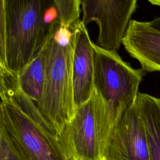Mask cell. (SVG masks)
Returning <instances> with one entry per match:
<instances>
[{
    "label": "cell",
    "mask_w": 160,
    "mask_h": 160,
    "mask_svg": "<svg viewBox=\"0 0 160 160\" xmlns=\"http://www.w3.org/2000/svg\"><path fill=\"white\" fill-rule=\"evenodd\" d=\"M114 124L107 104L93 91L58 136L73 160H101Z\"/></svg>",
    "instance_id": "4"
},
{
    "label": "cell",
    "mask_w": 160,
    "mask_h": 160,
    "mask_svg": "<svg viewBox=\"0 0 160 160\" xmlns=\"http://www.w3.org/2000/svg\"><path fill=\"white\" fill-rule=\"evenodd\" d=\"M149 23L151 26L160 31V17L153 19L151 21H149Z\"/></svg>",
    "instance_id": "14"
},
{
    "label": "cell",
    "mask_w": 160,
    "mask_h": 160,
    "mask_svg": "<svg viewBox=\"0 0 160 160\" xmlns=\"http://www.w3.org/2000/svg\"><path fill=\"white\" fill-rule=\"evenodd\" d=\"M0 160H18L1 135H0Z\"/></svg>",
    "instance_id": "13"
},
{
    "label": "cell",
    "mask_w": 160,
    "mask_h": 160,
    "mask_svg": "<svg viewBox=\"0 0 160 160\" xmlns=\"http://www.w3.org/2000/svg\"><path fill=\"white\" fill-rule=\"evenodd\" d=\"M105 158L108 160H149L146 131L136 99L115 122Z\"/></svg>",
    "instance_id": "7"
},
{
    "label": "cell",
    "mask_w": 160,
    "mask_h": 160,
    "mask_svg": "<svg viewBox=\"0 0 160 160\" xmlns=\"http://www.w3.org/2000/svg\"><path fill=\"white\" fill-rule=\"evenodd\" d=\"M72 84L76 108L89 100L94 91V53L88 30L80 21L76 26Z\"/></svg>",
    "instance_id": "9"
},
{
    "label": "cell",
    "mask_w": 160,
    "mask_h": 160,
    "mask_svg": "<svg viewBox=\"0 0 160 160\" xmlns=\"http://www.w3.org/2000/svg\"><path fill=\"white\" fill-rule=\"evenodd\" d=\"M58 19L54 0H1L0 64L19 72L42 51Z\"/></svg>",
    "instance_id": "2"
},
{
    "label": "cell",
    "mask_w": 160,
    "mask_h": 160,
    "mask_svg": "<svg viewBox=\"0 0 160 160\" xmlns=\"http://www.w3.org/2000/svg\"><path fill=\"white\" fill-rule=\"evenodd\" d=\"M138 0H79L81 21L85 26L94 21L99 28L97 45L108 51L120 48Z\"/></svg>",
    "instance_id": "6"
},
{
    "label": "cell",
    "mask_w": 160,
    "mask_h": 160,
    "mask_svg": "<svg viewBox=\"0 0 160 160\" xmlns=\"http://www.w3.org/2000/svg\"><path fill=\"white\" fill-rule=\"evenodd\" d=\"M59 21L66 27L78 24L80 15L79 0H54Z\"/></svg>",
    "instance_id": "12"
},
{
    "label": "cell",
    "mask_w": 160,
    "mask_h": 160,
    "mask_svg": "<svg viewBox=\"0 0 160 160\" xmlns=\"http://www.w3.org/2000/svg\"><path fill=\"white\" fill-rule=\"evenodd\" d=\"M94 91L107 104L116 122L124 110L134 102L145 75L122 59L116 51H108L92 42Z\"/></svg>",
    "instance_id": "5"
},
{
    "label": "cell",
    "mask_w": 160,
    "mask_h": 160,
    "mask_svg": "<svg viewBox=\"0 0 160 160\" xmlns=\"http://www.w3.org/2000/svg\"><path fill=\"white\" fill-rule=\"evenodd\" d=\"M136 101L146 131L149 160H160V98L139 92Z\"/></svg>",
    "instance_id": "10"
},
{
    "label": "cell",
    "mask_w": 160,
    "mask_h": 160,
    "mask_svg": "<svg viewBox=\"0 0 160 160\" xmlns=\"http://www.w3.org/2000/svg\"><path fill=\"white\" fill-rule=\"evenodd\" d=\"M0 135L18 160H73L37 105L20 88L17 73L0 64Z\"/></svg>",
    "instance_id": "1"
},
{
    "label": "cell",
    "mask_w": 160,
    "mask_h": 160,
    "mask_svg": "<svg viewBox=\"0 0 160 160\" xmlns=\"http://www.w3.org/2000/svg\"><path fill=\"white\" fill-rule=\"evenodd\" d=\"M150 3L154 5H156L158 6H160V0H147Z\"/></svg>",
    "instance_id": "15"
},
{
    "label": "cell",
    "mask_w": 160,
    "mask_h": 160,
    "mask_svg": "<svg viewBox=\"0 0 160 160\" xmlns=\"http://www.w3.org/2000/svg\"><path fill=\"white\" fill-rule=\"evenodd\" d=\"M101 160H108V159H107L106 158H102V159H101Z\"/></svg>",
    "instance_id": "16"
},
{
    "label": "cell",
    "mask_w": 160,
    "mask_h": 160,
    "mask_svg": "<svg viewBox=\"0 0 160 160\" xmlns=\"http://www.w3.org/2000/svg\"><path fill=\"white\" fill-rule=\"evenodd\" d=\"M21 90L36 103L42 95L44 83V56L42 50L17 73Z\"/></svg>",
    "instance_id": "11"
},
{
    "label": "cell",
    "mask_w": 160,
    "mask_h": 160,
    "mask_svg": "<svg viewBox=\"0 0 160 160\" xmlns=\"http://www.w3.org/2000/svg\"><path fill=\"white\" fill-rule=\"evenodd\" d=\"M122 44L145 72H160V31L149 22L131 19Z\"/></svg>",
    "instance_id": "8"
},
{
    "label": "cell",
    "mask_w": 160,
    "mask_h": 160,
    "mask_svg": "<svg viewBox=\"0 0 160 160\" xmlns=\"http://www.w3.org/2000/svg\"><path fill=\"white\" fill-rule=\"evenodd\" d=\"M76 24L66 27L59 19L56 21L42 49L44 83L36 105L58 135L73 118L76 110L72 84Z\"/></svg>",
    "instance_id": "3"
}]
</instances>
